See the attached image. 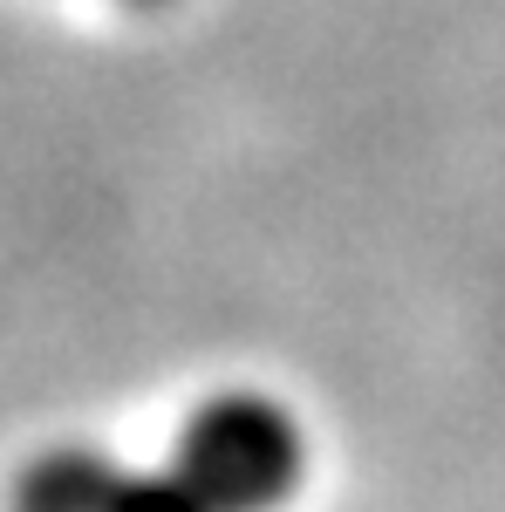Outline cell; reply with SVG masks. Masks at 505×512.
I'll return each instance as SVG.
<instances>
[{
	"instance_id": "7a4b0ae2",
	"label": "cell",
	"mask_w": 505,
	"mask_h": 512,
	"mask_svg": "<svg viewBox=\"0 0 505 512\" xmlns=\"http://www.w3.org/2000/svg\"><path fill=\"white\" fill-rule=\"evenodd\" d=\"M123 472L103 451H41L28 472L14 478V512H110Z\"/></svg>"
},
{
	"instance_id": "3957f363",
	"label": "cell",
	"mask_w": 505,
	"mask_h": 512,
	"mask_svg": "<svg viewBox=\"0 0 505 512\" xmlns=\"http://www.w3.org/2000/svg\"><path fill=\"white\" fill-rule=\"evenodd\" d=\"M110 512H212L178 472H123Z\"/></svg>"
},
{
	"instance_id": "6da1fadb",
	"label": "cell",
	"mask_w": 505,
	"mask_h": 512,
	"mask_svg": "<svg viewBox=\"0 0 505 512\" xmlns=\"http://www.w3.org/2000/svg\"><path fill=\"white\" fill-rule=\"evenodd\" d=\"M171 472L212 512H273L301 492L308 437L260 390L205 396L171 444Z\"/></svg>"
}]
</instances>
